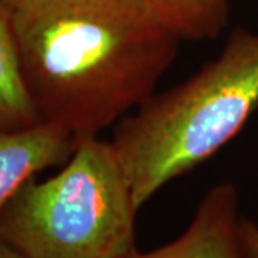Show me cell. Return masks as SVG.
Returning <instances> with one entry per match:
<instances>
[{
    "mask_svg": "<svg viewBox=\"0 0 258 258\" xmlns=\"http://www.w3.org/2000/svg\"><path fill=\"white\" fill-rule=\"evenodd\" d=\"M12 23L40 119L76 139L149 99L181 40L147 0H23Z\"/></svg>",
    "mask_w": 258,
    "mask_h": 258,
    "instance_id": "6da1fadb",
    "label": "cell"
},
{
    "mask_svg": "<svg viewBox=\"0 0 258 258\" xmlns=\"http://www.w3.org/2000/svg\"><path fill=\"white\" fill-rule=\"evenodd\" d=\"M257 111L258 32L237 26L214 59L113 126L137 207L218 154Z\"/></svg>",
    "mask_w": 258,
    "mask_h": 258,
    "instance_id": "7a4b0ae2",
    "label": "cell"
},
{
    "mask_svg": "<svg viewBox=\"0 0 258 258\" xmlns=\"http://www.w3.org/2000/svg\"><path fill=\"white\" fill-rule=\"evenodd\" d=\"M138 211L111 142L82 138L57 174L6 204L0 240L22 258H131Z\"/></svg>",
    "mask_w": 258,
    "mask_h": 258,
    "instance_id": "3957f363",
    "label": "cell"
},
{
    "mask_svg": "<svg viewBox=\"0 0 258 258\" xmlns=\"http://www.w3.org/2000/svg\"><path fill=\"white\" fill-rule=\"evenodd\" d=\"M238 191L231 182L211 186L185 231L145 258H248L241 238Z\"/></svg>",
    "mask_w": 258,
    "mask_h": 258,
    "instance_id": "277c9868",
    "label": "cell"
},
{
    "mask_svg": "<svg viewBox=\"0 0 258 258\" xmlns=\"http://www.w3.org/2000/svg\"><path fill=\"white\" fill-rule=\"evenodd\" d=\"M76 142L68 129L46 120L28 128L0 131V212L39 172L63 165Z\"/></svg>",
    "mask_w": 258,
    "mask_h": 258,
    "instance_id": "5b68a950",
    "label": "cell"
},
{
    "mask_svg": "<svg viewBox=\"0 0 258 258\" xmlns=\"http://www.w3.org/2000/svg\"><path fill=\"white\" fill-rule=\"evenodd\" d=\"M42 122L22 69L12 12L0 6V131Z\"/></svg>",
    "mask_w": 258,
    "mask_h": 258,
    "instance_id": "8992f818",
    "label": "cell"
},
{
    "mask_svg": "<svg viewBox=\"0 0 258 258\" xmlns=\"http://www.w3.org/2000/svg\"><path fill=\"white\" fill-rule=\"evenodd\" d=\"M179 39L214 40L230 20V0H147Z\"/></svg>",
    "mask_w": 258,
    "mask_h": 258,
    "instance_id": "52a82bcc",
    "label": "cell"
},
{
    "mask_svg": "<svg viewBox=\"0 0 258 258\" xmlns=\"http://www.w3.org/2000/svg\"><path fill=\"white\" fill-rule=\"evenodd\" d=\"M241 238L248 258H258V225L245 217H241Z\"/></svg>",
    "mask_w": 258,
    "mask_h": 258,
    "instance_id": "ba28073f",
    "label": "cell"
},
{
    "mask_svg": "<svg viewBox=\"0 0 258 258\" xmlns=\"http://www.w3.org/2000/svg\"><path fill=\"white\" fill-rule=\"evenodd\" d=\"M0 258H22V257L19 255L15 249H12L8 244H5L3 241L0 240Z\"/></svg>",
    "mask_w": 258,
    "mask_h": 258,
    "instance_id": "9c48e42d",
    "label": "cell"
},
{
    "mask_svg": "<svg viewBox=\"0 0 258 258\" xmlns=\"http://www.w3.org/2000/svg\"><path fill=\"white\" fill-rule=\"evenodd\" d=\"M22 2H23V0H0V6L12 12L15 8H18Z\"/></svg>",
    "mask_w": 258,
    "mask_h": 258,
    "instance_id": "30bf717a",
    "label": "cell"
},
{
    "mask_svg": "<svg viewBox=\"0 0 258 258\" xmlns=\"http://www.w3.org/2000/svg\"><path fill=\"white\" fill-rule=\"evenodd\" d=\"M131 258H145V254H144V252H141V251H138L135 255H132Z\"/></svg>",
    "mask_w": 258,
    "mask_h": 258,
    "instance_id": "8fae6325",
    "label": "cell"
}]
</instances>
